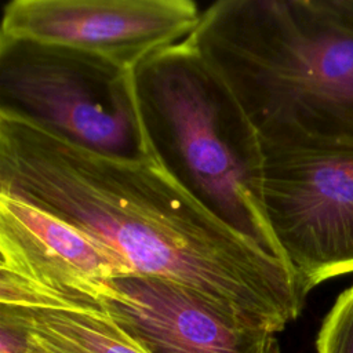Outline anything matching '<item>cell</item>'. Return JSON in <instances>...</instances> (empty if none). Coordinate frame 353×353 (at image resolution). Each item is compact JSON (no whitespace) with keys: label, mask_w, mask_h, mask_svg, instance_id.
I'll return each instance as SVG.
<instances>
[{"label":"cell","mask_w":353,"mask_h":353,"mask_svg":"<svg viewBox=\"0 0 353 353\" xmlns=\"http://www.w3.org/2000/svg\"><path fill=\"white\" fill-rule=\"evenodd\" d=\"M0 190L98 240L134 274L171 281L239 324L277 334L303 309L307 294L290 263L214 215L156 154L95 152L0 110Z\"/></svg>","instance_id":"6da1fadb"},{"label":"cell","mask_w":353,"mask_h":353,"mask_svg":"<svg viewBox=\"0 0 353 353\" xmlns=\"http://www.w3.org/2000/svg\"><path fill=\"white\" fill-rule=\"evenodd\" d=\"M189 39L263 143H353V30L324 0H218Z\"/></svg>","instance_id":"7a4b0ae2"},{"label":"cell","mask_w":353,"mask_h":353,"mask_svg":"<svg viewBox=\"0 0 353 353\" xmlns=\"http://www.w3.org/2000/svg\"><path fill=\"white\" fill-rule=\"evenodd\" d=\"M134 76L164 167L214 215L285 261L263 207L262 139L190 39L153 54Z\"/></svg>","instance_id":"3957f363"},{"label":"cell","mask_w":353,"mask_h":353,"mask_svg":"<svg viewBox=\"0 0 353 353\" xmlns=\"http://www.w3.org/2000/svg\"><path fill=\"white\" fill-rule=\"evenodd\" d=\"M134 72L84 51L0 37V110L95 152L152 157Z\"/></svg>","instance_id":"277c9868"},{"label":"cell","mask_w":353,"mask_h":353,"mask_svg":"<svg viewBox=\"0 0 353 353\" xmlns=\"http://www.w3.org/2000/svg\"><path fill=\"white\" fill-rule=\"evenodd\" d=\"M263 152L266 218L305 292L352 273L353 143H263Z\"/></svg>","instance_id":"5b68a950"},{"label":"cell","mask_w":353,"mask_h":353,"mask_svg":"<svg viewBox=\"0 0 353 353\" xmlns=\"http://www.w3.org/2000/svg\"><path fill=\"white\" fill-rule=\"evenodd\" d=\"M200 18L192 0H12L0 37L68 47L135 70L188 39Z\"/></svg>","instance_id":"8992f818"},{"label":"cell","mask_w":353,"mask_h":353,"mask_svg":"<svg viewBox=\"0 0 353 353\" xmlns=\"http://www.w3.org/2000/svg\"><path fill=\"white\" fill-rule=\"evenodd\" d=\"M148 353H280L277 334L239 324L193 292L124 274L77 287Z\"/></svg>","instance_id":"52a82bcc"},{"label":"cell","mask_w":353,"mask_h":353,"mask_svg":"<svg viewBox=\"0 0 353 353\" xmlns=\"http://www.w3.org/2000/svg\"><path fill=\"white\" fill-rule=\"evenodd\" d=\"M0 276L73 287L134 274L113 250L29 201L0 190Z\"/></svg>","instance_id":"ba28073f"},{"label":"cell","mask_w":353,"mask_h":353,"mask_svg":"<svg viewBox=\"0 0 353 353\" xmlns=\"http://www.w3.org/2000/svg\"><path fill=\"white\" fill-rule=\"evenodd\" d=\"M0 313L65 341L79 353H148L79 290L0 277Z\"/></svg>","instance_id":"9c48e42d"},{"label":"cell","mask_w":353,"mask_h":353,"mask_svg":"<svg viewBox=\"0 0 353 353\" xmlns=\"http://www.w3.org/2000/svg\"><path fill=\"white\" fill-rule=\"evenodd\" d=\"M317 353H353V285L338 295L316 339Z\"/></svg>","instance_id":"30bf717a"},{"label":"cell","mask_w":353,"mask_h":353,"mask_svg":"<svg viewBox=\"0 0 353 353\" xmlns=\"http://www.w3.org/2000/svg\"><path fill=\"white\" fill-rule=\"evenodd\" d=\"M0 314H4V313H0ZM4 316H7V314H4ZM7 317H10V316H7ZM11 320H14V319H11ZM14 321L18 323L21 327H23L25 331L28 332V339H29L28 353H79L69 343H66L65 341H62L46 331L22 324L17 320H14Z\"/></svg>","instance_id":"8fae6325"},{"label":"cell","mask_w":353,"mask_h":353,"mask_svg":"<svg viewBox=\"0 0 353 353\" xmlns=\"http://www.w3.org/2000/svg\"><path fill=\"white\" fill-rule=\"evenodd\" d=\"M28 332L10 317L0 314V353H28Z\"/></svg>","instance_id":"7c38bea8"},{"label":"cell","mask_w":353,"mask_h":353,"mask_svg":"<svg viewBox=\"0 0 353 353\" xmlns=\"http://www.w3.org/2000/svg\"><path fill=\"white\" fill-rule=\"evenodd\" d=\"M328 10L353 30V0H324Z\"/></svg>","instance_id":"4fadbf2b"}]
</instances>
